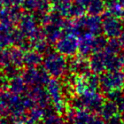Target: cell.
Listing matches in <instances>:
<instances>
[{
	"label": "cell",
	"instance_id": "6da1fadb",
	"mask_svg": "<svg viewBox=\"0 0 124 124\" xmlns=\"http://www.w3.org/2000/svg\"><path fill=\"white\" fill-rule=\"evenodd\" d=\"M104 0H91L88 4V9L93 14L101 12L104 9Z\"/></svg>",
	"mask_w": 124,
	"mask_h": 124
},
{
	"label": "cell",
	"instance_id": "7a4b0ae2",
	"mask_svg": "<svg viewBox=\"0 0 124 124\" xmlns=\"http://www.w3.org/2000/svg\"><path fill=\"white\" fill-rule=\"evenodd\" d=\"M4 1L7 3L8 5H14V6L20 5L21 4L24 3V0H4Z\"/></svg>",
	"mask_w": 124,
	"mask_h": 124
},
{
	"label": "cell",
	"instance_id": "3957f363",
	"mask_svg": "<svg viewBox=\"0 0 124 124\" xmlns=\"http://www.w3.org/2000/svg\"><path fill=\"white\" fill-rule=\"evenodd\" d=\"M91 0H76V2L78 4L81 6H84V5H88V4L90 3Z\"/></svg>",
	"mask_w": 124,
	"mask_h": 124
},
{
	"label": "cell",
	"instance_id": "277c9868",
	"mask_svg": "<svg viewBox=\"0 0 124 124\" xmlns=\"http://www.w3.org/2000/svg\"><path fill=\"white\" fill-rule=\"evenodd\" d=\"M50 1H52V2H56V3H58V2H60V1H61V0H50Z\"/></svg>",
	"mask_w": 124,
	"mask_h": 124
}]
</instances>
